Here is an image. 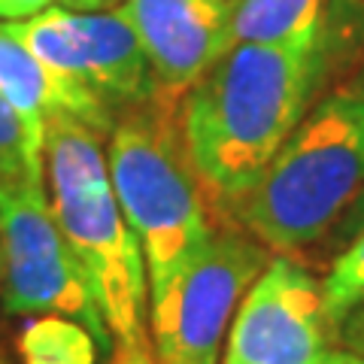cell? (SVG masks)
<instances>
[{
	"label": "cell",
	"instance_id": "1",
	"mask_svg": "<svg viewBox=\"0 0 364 364\" xmlns=\"http://www.w3.org/2000/svg\"><path fill=\"white\" fill-rule=\"evenodd\" d=\"M322 73L325 40L234 43L182 100L179 131L203 186L240 200L304 122Z\"/></svg>",
	"mask_w": 364,
	"mask_h": 364
},
{
	"label": "cell",
	"instance_id": "2",
	"mask_svg": "<svg viewBox=\"0 0 364 364\" xmlns=\"http://www.w3.org/2000/svg\"><path fill=\"white\" fill-rule=\"evenodd\" d=\"M43 167L52 213L95 286L112 343H146L149 273L112 191L100 134L70 112H52L43 131Z\"/></svg>",
	"mask_w": 364,
	"mask_h": 364
},
{
	"label": "cell",
	"instance_id": "3",
	"mask_svg": "<svg viewBox=\"0 0 364 364\" xmlns=\"http://www.w3.org/2000/svg\"><path fill=\"white\" fill-rule=\"evenodd\" d=\"M364 188V88L325 97L237 200L246 231L277 252L316 243Z\"/></svg>",
	"mask_w": 364,
	"mask_h": 364
},
{
	"label": "cell",
	"instance_id": "4",
	"mask_svg": "<svg viewBox=\"0 0 364 364\" xmlns=\"http://www.w3.org/2000/svg\"><path fill=\"white\" fill-rule=\"evenodd\" d=\"M107 164L116 200L140 240L152 301L213 234L186 140L161 100L131 109L116 124Z\"/></svg>",
	"mask_w": 364,
	"mask_h": 364
},
{
	"label": "cell",
	"instance_id": "5",
	"mask_svg": "<svg viewBox=\"0 0 364 364\" xmlns=\"http://www.w3.org/2000/svg\"><path fill=\"white\" fill-rule=\"evenodd\" d=\"M46 70L58 76L97 134L109 131L112 109H136L164 100L136 33L119 13L43 9L25 21L0 25Z\"/></svg>",
	"mask_w": 364,
	"mask_h": 364
},
{
	"label": "cell",
	"instance_id": "6",
	"mask_svg": "<svg viewBox=\"0 0 364 364\" xmlns=\"http://www.w3.org/2000/svg\"><path fill=\"white\" fill-rule=\"evenodd\" d=\"M0 282L9 313L76 318L100 349L112 346L95 286L67 246L43 182H0Z\"/></svg>",
	"mask_w": 364,
	"mask_h": 364
},
{
	"label": "cell",
	"instance_id": "7",
	"mask_svg": "<svg viewBox=\"0 0 364 364\" xmlns=\"http://www.w3.org/2000/svg\"><path fill=\"white\" fill-rule=\"evenodd\" d=\"M270 258L252 234L213 228L200 252L149 301L158 364H219L237 306Z\"/></svg>",
	"mask_w": 364,
	"mask_h": 364
},
{
	"label": "cell",
	"instance_id": "8",
	"mask_svg": "<svg viewBox=\"0 0 364 364\" xmlns=\"http://www.w3.org/2000/svg\"><path fill=\"white\" fill-rule=\"evenodd\" d=\"M331 325L322 282L289 255H273L237 306L222 364H322Z\"/></svg>",
	"mask_w": 364,
	"mask_h": 364
},
{
	"label": "cell",
	"instance_id": "9",
	"mask_svg": "<svg viewBox=\"0 0 364 364\" xmlns=\"http://www.w3.org/2000/svg\"><path fill=\"white\" fill-rule=\"evenodd\" d=\"M116 13L140 40L164 100L186 95L234 46V0H124Z\"/></svg>",
	"mask_w": 364,
	"mask_h": 364
},
{
	"label": "cell",
	"instance_id": "10",
	"mask_svg": "<svg viewBox=\"0 0 364 364\" xmlns=\"http://www.w3.org/2000/svg\"><path fill=\"white\" fill-rule=\"evenodd\" d=\"M0 91L13 104L31 131L43 136L46 119L52 112H70L82 122L76 97L67 91L58 76L33 58V55L0 28Z\"/></svg>",
	"mask_w": 364,
	"mask_h": 364
},
{
	"label": "cell",
	"instance_id": "11",
	"mask_svg": "<svg viewBox=\"0 0 364 364\" xmlns=\"http://www.w3.org/2000/svg\"><path fill=\"white\" fill-rule=\"evenodd\" d=\"M234 43H322V0H234Z\"/></svg>",
	"mask_w": 364,
	"mask_h": 364
},
{
	"label": "cell",
	"instance_id": "12",
	"mask_svg": "<svg viewBox=\"0 0 364 364\" xmlns=\"http://www.w3.org/2000/svg\"><path fill=\"white\" fill-rule=\"evenodd\" d=\"M21 364H95L97 340L76 318L43 313L21 328Z\"/></svg>",
	"mask_w": 364,
	"mask_h": 364
},
{
	"label": "cell",
	"instance_id": "13",
	"mask_svg": "<svg viewBox=\"0 0 364 364\" xmlns=\"http://www.w3.org/2000/svg\"><path fill=\"white\" fill-rule=\"evenodd\" d=\"M43 136L0 91V182H43Z\"/></svg>",
	"mask_w": 364,
	"mask_h": 364
},
{
	"label": "cell",
	"instance_id": "14",
	"mask_svg": "<svg viewBox=\"0 0 364 364\" xmlns=\"http://www.w3.org/2000/svg\"><path fill=\"white\" fill-rule=\"evenodd\" d=\"M325 313L334 325L364 304V231L352 237L349 246L334 258L328 277L322 279Z\"/></svg>",
	"mask_w": 364,
	"mask_h": 364
},
{
	"label": "cell",
	"instance_id": "15",
	"mask_svg": "<svg viewBox=\"0 0 364 364\" xmlns=\"http://www.w3.org/2000/svg\"><path fill=\"white\" fill-rule=\"evenodd\" d=\"M52 0H0V18H9V21H18V18H31L49 9Z\"/></svg>",
	"mask_w": 364,
	"mask_h": 364
},
{
	"label": "cell",
	"instance_id": "16",
	"mask_svg": "<svg viewBox=\"0 0 364 364\" xmlns=\"http://www.w3.org/2000/svg\"><path fill=\"white\" fill-rule=\"evenodd\" d=\"M343 337H346V343L352 346V352L364 358V306L361 310L355 306V310L343 318Z\"/></svg>",
	"mask_w": 364,
	"mask_h": 364
},
{
	"label": "cell",
	"instance_id": "17",
	"mask_svg": "<svg viewBox=\"0 0 364 364\" xmlns=\"http://www.w3.org/2000/svg\"><path fill=\"white\" fill-rule=\"evenodd\" d=\"M109 364H158V358L152 355L149 343H136V346H119V355Z\"/></svg>",
	"mask_w": 364,
	"mask_h": 364
},
{
	"label": "cell",
	"instance_id": "18",
	"mask_svg": "<svg viewBox=\"0 0 364 364\" xmlns=\"http://www.w3.org/2000/svg\"><path fill=\"white\" fill-rule=\"evenodd\" d=\"M361 231H364V188H361V195L355 198V203H352V210L346 215L343 237H346V240H352V237H358Z\"/></svg>",
	"mask_w": 364,
	"mask_h": 364
},
{
	"label": "cell",
	"instance_id": "19",
	"mask_svg": "<svg viewBox=\"0 0 364 364\" xmlns=\"http://www.w3.org/2000/svg\"><path fill=\"white\" fill-rule=\"evenodd\" d=\"M322 364H364V358H361V355H355L352 349H349V352H334V349H331V352H328V358H325Z\"/></svg>",
	"mask_w": 364,
	"mask_h": 364
},
{
	"label": "cell",
	"instance_id": "20",
	"mask_svg": "<svg viewBox=\"0 0 364 364\" xmlns=\"http://www.w3.org/2000/svg\"><path fill=\"white\" fill-rule=\"evenodd\" d=\"M70 6H79V9H95L100 4H107V0H67Z\"/></svg>",
	"mask_w": 364,
	"mask_h": 364
},
{
	"label": "cell",
	"instance_id": "21",
	"mask_svg": "<svg viewBox=\"0 0 364 364\" xmlns=\"http://www.w3.org/2000/svg\"><path fill=\"white\" fill-rule=\"evenodd\" d=\"M0 364H6V358H4V355H0Z\"/></svg>",
	"mask_w": 364,
	"mask_h": 364
},
{
	"label": "cell",
	"instance_id": "22",
	"mask_svg": "<svg viewBox=\"0 0 364 364\" xmlns=\"http://www.w3.org/2000/svg\"><path fill=\"white\" fill-rule=\"evenodd\" d=\"M358 85H361V88H364V79H361V82H358Z\"/></svg>",
	"mask_w": 364,
	"mask_h": 364
}]
</instances>
